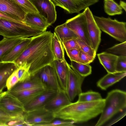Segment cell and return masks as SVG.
I'll return each instance as SVG.
<instances>
[{"mask_svg": "<svg viewBox=\"0 0 126 126\" xmlns=\"http://www.w3.org/2000/svg\"><path fill=\"white\" fill-rule=\"evenodd\" d=\"M53 35L51 31H46L32 37L26 48L14 62L17 68L26 67L32 76L42 68L51 63L54 59L51 47Z\"/></svg>", "mask_w": 126, "mask_h": 126, "instance_id": "1", "label": "cell"}, {"mask_svg": "<svg viewBox=\"0 0 126 126\" xmlns=\"http://www.w3.org/2000/svg\"><path fill=\"white\" fill-rule=\"evenodd\" d=\"M105 99L88 102H71L53 112L55 118L73 121L74 123L86 122L102 113Z\"/></svg>", "mask_w": 126, "mask_h": 126, "instance_id": "2", "label": "cell"}, {"mask_svg": "<svg viewBox=\"0 0 126 126\" xmlns=\"http://www.w3.org/2000/svg\"><path fill=\"white\" fill-rule=\"evenodd\" d=\"M105 99L104 106L96 126L102 125L126 107V93L124 91L113 90L108 93Z\"/></svg>", "mask_w": 126, "mask_h": 126, "instance_id": "3", "label": "cell"}, {"mask_svg": "<svg viewBox=\"0 0 126 126\" xmlns=\"http://www.w3.org/2000/svg\"><path fill=\"white\" fill-rule=\"evenodd\" d=\"M43 32L25 22L17 23L0 18V35L4 37L28 38L37 36Z\"/></svg>", "mask_w": 126, "mask_h": 126, "instance_id": "4", "label": "cell"}, {"mask_svg": "<svg viewBox=\"0 0 126 126\" xmlns=\"http://www.w3.org/2000/svg\"><path fill=\"white\" fill-rule=\"evenodd\" d=\"M94 20L100 29L117 41H126V23L115 18H105L93 15Z\"/></svg>", "mask_w": 126, "mask_h": 126, "instance_id": "5", "label": "cell"}, {"mask_svg": "<svg viewBox=\"0 0 126 126\" xmlns=\"http://www.w3.org/2000/svg\"><path fill=\"white\" fill-rule=\"evenodd\" d=\"M65 23L67 26L74 32L78 38L92 47L87 32V21L84 11L67 20Z\"/></svg>", "mask_w": 126, "mask_h": 126, "instance_id": "6", "label": "cell"}, {"mask_svg": "<svg viewBox=\"0 0 126 126\" xmlns=\"http://www.w3.org/2000/svg\"><path fill=\"white\" fill-rule=\"evenodd\" d=\"M34 75L36 76L40 80L47 89L57 92L63 90L61 88L55 69L52 63L40 69L32 76Z\"/></svg>", "mask_w": 126, "mask_h": 126, "instance_id": "7", "label": "cell"}, {"mask_svg": "<svg viewBox=\"0 0 126 126\" xmlns=\"http://www.w3.org/2000/svg\"><path fill=\"white\" fill-rule=\"evenodd\" d=\"M24 121L27 126H35L36 125L50 122L55 119L53 113L44 107L25 112Z\"/></svg>", "mask_w": 126, "mask_h": 126, "instance_id": "8", "label": "cell"}, {"mask_svg": "<svg viewBox=\"0 0 126 126\" xmlns=\"http://www.w3.org/2000/svg\"><path fill=\"white\" fill-rule=\"evenodd\" d=\"M68 69L67 95L71 102L75 97L82 93L81 86L85 77L74 71L71 65L66 63Z\"/></svg>", "mask_w": 126, "mask_h": 126, "instance_id": "9", "label": "cell"}, {"mask_svg": "<svg viewBox=\"0 0 126 126\" xmlns=\"http://www.w3.org/2000/svg\"><path fill=\"white\" fill-rule=\"evenodd\" d=\"M84 11L87 21V32L91 46L96 52L101 42V31L89 7L86 8Z\"/></svg>", "mask_w": 126, "mask_h": 126, "instance_id": "10", "label": "cell"}, {"mask_svg": "<svg viewBox=\"0 0 126 126\" xmlns=\"http://www.w3.org/2000/svg\"><path fill=\"white\" fill-rule=\"evenodd\" d=\"M0 108L7 112L14 115L23 114L24 105L15 96L7 91L3 92L0 98Z\"/></svg>", "mask_w": 126, "mask_h": 126, "instance_id": "11", "label": "cell"}, {"mask_svg": "<svg viewBox=\"0 0 126 126\" xmlns=\"http://www.w3.org/2000/svg\"><path fill=\"white\" fill-rule=\"evenodd\" d=\"M55 6L62 8L70 14L81 10L98 2L99 0H51Z\"/></svg>", "mask_w": 126, "mask_h": 126, "instance_id": "12", "label": "cell"}, {"mask_svg": "<svg viewBox=\"0 0 126 126\" xmlns=\"http://www.w3.org/2000/svg\"><path fill=\"white\" fill-rule=\"evenodd\" d=\"M38 13L47 20L49 25L53 24L57 18L55 6L51 0H29Z\"/></svg>", "mask_w": 126, "mask_h": 126, "instance_id": "13", "label": "cell"}, {"mask_svg": "<svg viewBox=\"0 0 126 126\" xmlns=\"http://www.w3.org/2000/svg\"><path fill=\"white\" fill-rule=\"evenodd\" d=\"M0 13L24 22L27 13L12 0H0Z\"/></svg>", "mask_w": 126, "mask_h": 126, "instance_id": "14", "label": "cell"}, {"mask_svg": "<svg viewBox=\"0 0 126 126\" xmlns=\"http://www.w3.org/2000/svg\"><path fill=\"white\" fill-rule=\"evenodd\" d=\"M57 92L47 90L24 106L25 112L44 107L46 104L54 96Z\"/></svg>", "mask_w": 126, "mask_h": 126, "instance_id": "15", "label": "cell"}, {"mask_svg": "<svg viewBox=\"0 0 126 126\" xmlns=\"http://www.w3.org/2000/svg\"><path fill=\"white\" fill-rule=\"evenodd\" d=\"M66 61L54 59L52 63L55 69L61 89L66 93L67 88L68 69Z\"/></svg>", "mask_w": 126, "mask_h": 126, "instance_id": "16", "label": "cell"}, {"mask_svg": "<svg viewBox=\"0 0 126 126\" xmlns=\"http://www.w3.org/2000/svg\"><path fill=\"white\" fill-rule=\"evenodd\" d=\"M71 102L66 93L61 90L57 92L56 95L46 104L44 108L54 112Z\"/></svg>", "mask_w": 126, "mask_h": 126, "instance_id": "17", "label": "cell"}, {"mask_svg": "<svg viewBox=\"0 0 126 126\" xmlns=\"http://www.w3.org/2000/svg\"><path fill=\"white\" fill-rule=\"evenodd\" d=\"M24 22L27 25L45 32L49 26L46 20L38 13H26Z\"/></svg>", "mask_w": 126, "mask_h": 126, "instance_id": "18", "label": "cell"}, {"mask_svg": "<svg viewBox=\"0 0 126 126\" xmlns=\"http://www.w3.org/2000/svg\"><path fill=\"white\" fill-rule=\"evenodd\" d=\"M38 88L48 90L40 80L36 76L34 75L31 76L29 79L25 81L21 82H18L10 91H8L16 92Z\"/></svg>", "mask_w": 126, "mask_h": 126, "instance_id": "19", "label": "cell"}, {"mask_svg": "<svg viewBox=\"0 0 126 126\" xmlns=\"http://www.w3.org/2000/svg\"><path fill=\"white\" fill-rule=\"evenodd\" d=\"M47 89H34L9 93L16 97L25 106Z\"/></svg>", "mask_w": 126, "mask_h": 126, "instance_id": "20", "label": "cell"}, {"mask_svg": "<svg viewBox=\"0 0 126 126\" xmlns=\"http://www.w3.org/2000/svg\"><path fill=\"white\" fill-rule=\"evenodd\" d=\"M32 37L25 38L14 47L3 58L1 63L14 62L21 55L32 40Z\"/></svg>", "mask_w": 126, "mask_h": 126, "instance_id": "21", "label": "cell"}, {"mask_svg": "<svg viewBox=\"0 0 126 126\" xmlns=\"http://www.w3.org/2000/svg\"><path fill=\"white\" fill-rule=\"evenodd\" d=\"M126 75V72L108 73L97 81V86L102 90H106L120 81Z\"/></svg>", "mask_w": 126, "mask_h": 126, "instance_id": "22", "label": "cell"}, {"mask_svg": "<svg viewBox=\"0 0 126 126\" xmlns=\"http://www.w3.org/2000/svg\"><path fill=\"white\" fill-rule=\"evenodd\" d=\"M100 63L108 73H116L115 67L118 56L104 52L97 54Z\"/></svg>", "mask_w": 126, "mask_h": 126, "instance_id": "23", "label": "cell"}, {"mask_svg": "<svg viewBox=\"0 0 126 126\" xmlns=\"http://www.w3.org/2000/svg\"><path fill=\"white\" fill-rule=\"evenodd\" d=\"M17 68L14 63H0V93L6 87L7 80L9 76Z\"/></svg>", "mask_w": 126, "mask_h": 126, "instance_id": "24", "label": "cell"}, {"mask_svg": "<svg viewBox=\"0 0 126 126\" xmlns=\"http://www.w3.org/2000/svg\"><path fill=\"white\" fill-rule=\"evenodd\" d=\"M25 38L17 37L7 38L3 37L0 41V63L3 57L16 45Z\"/></svg>", "mask_w": 126, "mask_h": 126, "instance_id": "25", "label": "cell"}, {"mask_svg": "<svg viewBox=\"0 0 126 126\" xmlns=\"http://www.w3.org/2000/svg\"><path fill=\"white\" fill-rule=\"evenodd\" d=\"M62 43L68 40L78 38L74 32L64 23L56 26L54 32Z\"/></svg>", "mask_w": 126, "mask_h": 126, "instance_id": "26", "label": "cell"}, {"mask_svg": "<svg viewBox=\"0 0 126 126\" xmlns=\"http://www.w3.org/2000/svg\"><path fill=\"white\" fill-rule=\"evenodd\" d=\"M52 52L54 59L66 61L64 57V48L62 44L54 32L51 43Z\"/></svg>", "mask_w": 126, "mask_h": 126, "instance_id": "27", "label": "cell"}, {"mask_svg": "<svg viewBox=\"0 0 126 126\" xmlns=\"http://www.w3.org/2000/svg\"><path fill=\"white\" fill-rule=\"evenodd\" d=\"M104 3L105 12L108 15L112 16L122 13V9L113 0H104Z\"/></svg>", "mask_w": 126, "mask_h": 126, "instance_id": "28", "label": "cell"}, {"mask_svg": "<svg viewBox=\"0 0 126 126\" xmlns=\"http://www.w3.org/2000/svg\"><path fill=\"white\" fill-rule=\"evenodd\" d=\"M71 61L72 68L81 76L85 77L91 74L92 67L89 64Z\"/></svg>", "mask_w": 126, "mask_h": 126, "instance_id": "29", "label": "cell"}, {"mask_svg": "<svg viewBox=\"0 0 126 126\" xmlns=\"http://www.w3.org/2000/svg\"><path fill=\"white\" fill-rule=\"evenodd\" d=\"M77 101L88 102L96 101L102 99L101 94L98 92L90 90L82 93L79 95Z\"/></svg>", "mask_w": 126, "mask_h": 126, "instance_id": "30", "label": "cell"}, {"mask_svg": "<svg viewBox=\"0 0 126 126\" xmlns=\"http://www.w3.org/2000/svg\"><path fill=\"white\" fill-rule=\"evenodd\" d=\"M106 52L117 56H126V41L116 44L107 49Z\"/></svg>", "mask_w": 126, "mask_h": 126, "instance_id": "31", "label": "cell"}, {"mask_svg": "<svg viewBox=\"0 0 126 126\" xmlns=\"http://www.w3.org/2000/svg\"><path fill=\"white\" fill-rule=\"evenodd\" d=\"M19 5L26 13H38L29 0H12Z\"/></svg>", "mask_w": 126, "mask_h": 126, "instance_id": "32", "label": "cell"}, {"mask_svg": "<svg viewBox=\"0 0 126 126\" xmlns=\"http://www.w3.org/2000/svg\"><path fill=\"white\" fill-rule=\"evenodd\" d=\"M54 119L51 122L47 123L40 124L36 125L35 126H73L74 123L71 121L63 120L59 119Z\"/></svg>", "mask_w": 126, "mask_h": 126, "instance_id": "33", "label": "cell"}, {"mask_svg": "<svg viewBox=\"0 0 126 126\" xmlns=\"http://www.w3.org/2000/svg\"><path fill=\"white\" fill-rule=\"evenodd\" d=\"M24 117V113L23 114L18 115L12 114L7 112L0 108V122L4 123L5 124V122L9 121Z\"/></svg>", "mask_w": 126, "mask_h": 126, "instance_id": "34", "label": "cell"}, {"mask_svg": "<svg viewBox=\"0 0 126 126\" xmlns=\"http://www.w3.org/2000/svg\"><path fill=\"white\" fill-rule=\"evenodd\" d=\"M77 40L81 50L91 56L95 58L96 52L92 47L79 38H77Z\"/></svg>", "mask_w": 126, "mask_h": 126, "instance_id": "35", "label": "cell"}, {"mask_svg": "<svg viewBox=\"0 0 126 126\" xmlns=\"http://www.w3.org/2000/svg\"><path fill=\"white\" fill-rule=\"evenodd\" d=\"M19 81L17 68L7 80L6 87L7 91H10Z\"/></svg>", "mask_w": 126, "mask_h": 126, "instance_id": "36", "label": "cell"}, {"mask_svg": "<svg viewBox=\"0 0 126 126\" xmlns=\"http://www.w3.org/2000/svg\"><path fill=\"white\" fill-rule=\"evenodd\" d=\"M116 72H126V56H118L115 67Z\"/></svg>", "mask_w": 126, "mask_h": 126, "instance_id": "37", "label": "cell"}, {"mask_svg": "<svg viewBox=\"0 0 126 126\" xmlns=\"http://www.w3.org/2000/svg\"><path fill=\"white\" fill-rule=\"evenodd\" d=\"M18 69V75L19 82H23L29 79L31 77L29 68L23 66L19 67Z\"/></svg>", "mask_w": 126, "mask_h": 126, "instance_id": "38", "label": "cell"}, {"mask_svg": "<svg viewBox=\"0 0 126 126\" xmlns=\"http://www.w3.org/2000/svg\"><path fill=\"white\" fill-rule=\"evenodd\" d=\"M65 50L71 61L81 63L79 56L80 49L73 48Z\"/></svg>", "mask_w": 126, "mask_h": 126, "instance_id": "39", "label": "cell"}, {"mask_svg": "<svg viewBox=\"0 0 126 126\" xmlns=\"http://www.w3.org/2000/svg\"><path fill=\"white\" fill-rule=\"evenodd\" d=\"M79 56L81 63L89 64L94 61L95 58L80 50Z\"/></svg>", "mask_w": 126, "mask_h": 126, "instance_id": "40", "label": "cell"}, {"mask_svg": "<svg viewBox=\"0 0 126 126\" xmlns=\"http://www.w3.org/2000/svg\"><path fill=\"white\" fill-rule=\"evenodd\" d=\"M62 44L65 49L75 48L80 50L77 39L68 40Z\"/></svg>", "mask_w": 126, "mask_h": 126, "instance_id": "41", "label": "cell"}, {"mask_svg": "<svg viewBox=\"0 0 126 126\" xmlns=\"http://www.w3.org/2000/svg\"><path fill=\"white\" fill-rule=\"evenodd\" d=\"M6 126H26L24 117L23 118L9 121L5 122Z\"/></svg>", "mask_w": 126, "mask_h": 126, "instance_id": "42", "label": "cell"}, {"mask_svg": "<svg viewBox=\"0 0 126 126\" xmlns=\"http://www.w3.org/2000/svg\"><path fill=\"white\" fill-rule=\"evenodd\" d=\"M0 18L17 23H22L24 22L16 19L4 14L0 13Z\"/></svg>", "mask_w": 126, "mask_h": 126, "instance_id": "43", "label": "cell"}, {"mask_svg": "<svg viewBox=\"0 0 126 126\" xmlns=\"http://www.w3.org/2000/svg\"><path fill=\"white\" fill-rule=\"evenodd\" d=\"M126 114V112H125V113H124L122 115H121L118 118H117L116 119H115V120H114L112 122H111L109 124V125H108V126H110L111 125L113 124H114L116 122L118 121L119 120H120Z\"/></svg>", "mask_w": 126, "mask_h": 126, "instance_id": "44", "label": "cell"}, {"mask_svg": "<svg viewBox=\"0 0 126 126\" xmlns=\"http://www.w3.org/2000/svg\"><path fill=\"white\" fill-rule=\"evenodd\" d=\"M119 5L120 7L126 11V3L123 1L120 0L119 3Z\"/></svg>", "mask_w": 126, "mask_h": 126, "instance_id": "45", "label": "cell"}, {"mask_svg": "<svg viewBox=\"0 0 126 126\" xmlns=\"http://www.w3.org/2000/svg\"><path fill=\"white\" fill-rule=\"evenodd\" d=\"M0 126H6L5 124L0 122Z\"/></svg>", "mask_w": 126, "mask_h": 126, "instance_id": "46", "label": "cell"}, {"mask_svg": "<svg viewBox=\"0 0 126 126\" xmlns=\"http://www.w3.org/2000/svg\"><path fill=\"white\" fill-rule=\"evenodd\" d=\"M3 92L2 93H0V97H1V96L2 95V94H3Z\"/></svg>", "mask_w": 126, "mask_h": 126, "instance_id": "47", "label": "cell"}]
</instances>
